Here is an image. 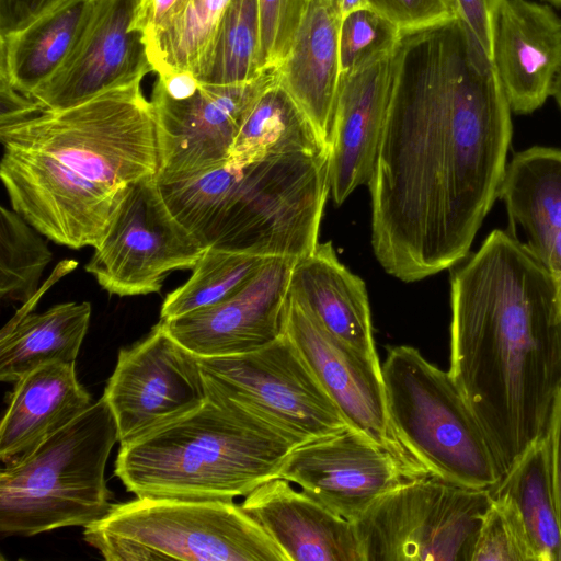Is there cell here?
I'll return each mask as SVG.
<instances>
[{
  "instance_id": "484cf974",
  "label": "cell",
  "mask_w": 561,
  "mask_h": 561,
  "mask_svg": "<svg viewBox=\"0 0 561 561\" xmlns=\"http://www.w3.org/2000/svg\"><path fill=\"white\" fill-rule=\"evenodd\" d=\"M94 0H64L24 27L0 34V82L30 96L61 67Z\"/></svg>"
},
{
  "instance_id": "5b68a950",
  "label": "cell",
  "mask_w": 561,
  "mask_h": 561,
  "mask_svg": "<svg viewBox=\"0 0 561 561\" xmlns=\"http://www.w3.org/2000/svg\"><path fill=\"white\" fill-rule=\"evenodd\" d=\"M118 442L101 397L72 422L0 471V533L30 537L85 527L112 507L106 463Z\"/></svg>"
},
{
  "instance_id": "1f68e13d",
  "label": "cell",
  "mask_w": 561,
  "mask_h": 561,
  "mask_svg": "<svg viewBox=\"0 0 561 561\" xmlns=\"http://www.w3.org/2000/svg\"><path fill=\"white\" fill-rule=\"evenodd\" d=\"M259 0H231L222 14L208 65L198 79L205 84H232L259 77Z\"/></svg>"
},
{
  "instance_id": "74e56055",
  "label": "cell",
  "mask_w": 561,
  "mask_h": 561,
  "mask_svg": "<svg viewBox=\"0 0 561 561\" xmlns=\"http://www.w3.org/2000/svg\"><path fill=\"white\" fill-rule=\"evenodd\" d=\"M459 21L492 59L496 14L502 0H455Z\"/></svg>"
},
{
  "instance_id": "52a82bcc",
  "label": "cell",
  "mask_w": 561,
  "mask_h": 561,
  "mask_svg": "<svg viewBox=\"0 0 561 561\" xmlns=\"http://www.w3.org/2000/svg\"><path fill=\"white\" fill-rule=\"evenodd\" d=\"M83 539L107 561H287L233 501L136 496L83 527Z\"/></svg>"
},
{
  "instance_id": "8d00e7d4",
  "label": "cell",
  "mask_w": 561,
  "mask_h": 561,
  "mask_svg": "<svg viewBox=\"0 0 561 561\" xmlns=\"http://www.w3.org/2000/svg\"><path fill=\"white\" fill-rule=\"evenodd\" d=\"M366 4L402 36L431 31L458 19L455 0H366Z\"/></svg>"
},
{
  "instance_id": "e575fe53",
  "label": "cell",
  "mask_w": 561,
  "mask_h": 561,
  "mask_svg": "<svg viewBox=\"0 0 561 561\" xmlns=\"http://www.w3.org/2000/svg\"><path fill=\"white\" fill-rule=\"evenodd\" d=\"M472 561H536L524 527L507 502L493 497Z\"/></svg>"
},
{
  "instance_id": "4316f807",
  "label": "cell",
  "mask_w": 561,
  "mask_h": 561,
  "mask_svg": "<svg viewBox=\"0 0 561 561\" xmlns=\"http://www.w3.org/2000/svg\"><path fill=\"white\" fill-rule=\"evenodd\" d=\"M90 318L89 302L71 301L7 323L0 332V380L15 383L41 365L76 363Z\"/></svg>"
},
{
  "instance_id": "ac0fdd59",
  "label": "cell",
  "mask_w": 561,
  "mask_h": 561,
  "mask_svg": "<svg viewBox=\"0 0 561 561\" xmlns=\"http://www.w3.org/2000/svg\"><path fill=\"white\" fill-rule=\"evenodd\" d=\"M295 262L289 257H270L228 299L162 321L180 344L201 358L256 351L283 334Z\"/></svg>"
},
{
  "instance_id": "2e32d148",
  "label": "cell",
  "mask_w": 561,
  "mask_h": 561,
  "mask_svg": "<svg viewBox=\"0 0 561 561\" xmlns=\"http://www.w3.org/2000/svg\"><path fill=\"white\" fill-rule=\"evenodd\" d=\"M411 45L412 35L404 36L341 75L329 144L330 196L336 205L369 183Z\"/></svg>"
},
{
  "instance_id": "7c38bea8",
  "label": "cell",
  "mask_w": 561,
  "mask_h": 561,
  "mask_svg": "<svg viewBox=\"0 0 561 561\" xmlns=\"http://www.w3.org/2000/svg\"><path fill=\"white\" fill-rule=\"evenodd\" d=\"M0 178L12 209L57 244L96 249L127 187L96 183L57 159L4 147Z\"/></svg>"
},
{
  "instance_id": "d6a6232c",
  "label": "cell",
  "mask_w": 561,
  "mask_h": 561,
  "mask_svg": "<svg viewBox=\"0 0 561 561\" xmlns=\"http://www.w3.org/2000/svg\"><path fill=\"white\" fill-rule=\"evenodd\" d=\"M36 229L16 211L0 207V298L26 302L39 288V280L53 253Z\"/></svg>"
},
{
  "instance_id": "6da1fadb",
  "label": "cell",
  "mask_w": 561,
  "mask_h": 561,
  "mask_svg": "<svg viewBox=\"0 0 561 561\" xmlns=\"http://www.w3.org/2000/svg\"><path fill=\"white\" fill-rule=\"evenodd\" d=\"M511 112L492 59L458 19L412 35L367 184L388 274L416 282L468 255L505 172Z\"/></svg>"
},
{
  "instance_id": "60d3db41",
  "label": "cell",
  "mask_w": 561,
  "mask_h": 561,
  "mask_svg": "<svg viewBox=\"0 0 561 561\" xmlns=\"http://www.w3.org/2000/svg\"><path fill=\"white\" fill-rule=\"evenodd\" d=\"M547 436L549 442L551 477L561 524V391L556 402Z\"/></svg>"
},
{
  "instance_id": "b9f144b4",
  "label": "cell",
  "mask_w": 561,
  "mask_h": 561,
  "mask_svg": "<svg viewBox=\"0 0 561 561\" xmlns=\"http://www.w3.org/2000/svg\"><path fill=\"white\" fill-rule=\"evenodd\" d=\"M78 263L72 260H65L60 262L51 273V275L46 279L45 284L42 285L38 290L26 301L23 306L16 311V313L11 318L8 322L9 324H13L24 318L25 316L32 313L33 309L37 305V301L44 295L45 291L48 290L58 279H60L66 274L70 273L77 267Z\"/></svg>"
},
{
  "instance_id": "836d02e7",
  "label": "cell",
  "mask_w": 561,
  "mask_h": 561,
  "mask_svg": "<svg viewBox=\"0 0 561 561\" xmlns=\"http://www.w3.org/2000/svg\"><path fill=\"white\" fill-rule=\"evenodd\" d=\"M312 0H259V71L276 70L287 57Z\"/></svg>"
},
{
  "instance_id": "f6af8a7d",
  "label": "cell",
  "mask_w": 561,
  "mask_h": 561,
  "mask_svg": "<svg viewBox=\"0 0 561 561\" xmlns=\"http://www.w3.org/2000/svg\"><path fill=\"white\" fill-rule=\"evenodd\" d=\"M551 95H553V98L556 99V101L558 103V106L561 110V71L554 80Z\"/></svg>"
},
{
  "instance_id": "7a4b0ae2",
  "label": "cell",
  "mask_w": 561,
  "mask_h": 561,
  "mask_svg": "<svg viewBox=\"0 0 561 561\" xmlns=\"http://www.w3.org/2000/svg\"><path fill=\"white\" fill-rule=\"evenodd\" d=\"M449 374L503 476L550 427L561 391V293L547 266L493 230L451 278Z\"/></svg>"
},
{
  "instance_id": "3957f363",
  "label": "cell",
  "mask_w": 561,
  "mask_h": 561,
  "mask_svg": "<svg viewBox=\"0 0 561 561\" xmlns=\"http://www.w3.org/2000/svg\"><path fill=\"white\" fill-rule=\"evenodd\" d=\"M159 186L171 214L205 249L298 260L319 243L329 152L271 153Z\"/></svg>"
},
{
  "instance_id": "603a6c76",
  "label": "cell",
  "mask_w": 561,
  "mask_h": 561,
  "mask_svg": "<svg viewBox=\"0 0 561 561\" xmlns=\"http://www.w3.org/2000/svg\"><path fill=\"white\" fill-rule=\"evenodd\" d=\"M336 0H312L293 43L276 69L278 83L329 147L341 78Z\"/></svg>"
},
{
  "instance_id": "ee69618b",
  "label": "cell",
  "mask_w": 561,
  "mask_h": 561,
  "mask_svg": "<svg viewBox=\"0 0 561 561\" xmlns=\"http://www.w3.org/2000/svg\"><path fill=\"white\" fill-rule=\"evenodd\" d=\"M342 19L348 13L367 8L366 0H336Z\"/></svg>"
},
{
  "instance_id": "cb8c5ba5",
  "label": "cell",
  "mask_w": 561,
  "mask_h": 561,
  "mask_svg": "<svg viewBox=\"0 0 561 561\" xmlns=\"http://www.w3.org/2000/svg\"><path fill=\"white\" fill-rule=\"evenodd\" d=\"M0 426V459L9 463L35 448L92 404L75 363L51 362L13 383Z\"/></svg>"
},
{
  "instance_id": "e0dca14e",
  "label": "cell",
  "mask_w": 561,
  "mask_h": 561,
  "mask_svg": "<svg viewBox=\"0 0 561 561\" xmlns=\"http://www.w3.org/2000/svg\"><path fill=\"white\" fill-rule=\"evenodd\" d=\"M142 0H94L58 71L30 94L42 110H62L140 82L153 71L137 20Z\"/></svg>"
},
{
  "instance_id": "7402d4cb",
  "label": "cell",
  "mask_w": 561,
  "mask_h": 561,
  "mask_svg": "<svg viewBox=\"0 0 561 561\" xmlns=\"http://www.w3.org/2000/svg\"><path fill=\"white\" fill-rule=\"evenodd\" d=\"M288 298L332 335L380 364L365 283L342 264L331 242L296 260Z\"/></svg>"
},
{
  "instance_id": "ba28073f",
  "label": "cell",
  "mask_w": 561,
  "mask_h": 561,
  "mask_svg": "<svg viewBox=\"0 0 561 561\" xmlns=\"http://www.w3.org/2000/svg\"><path fill=\"white\" fill-rule=\"evenodd\" d=\"M140 83L0 126L1 142L50 156L87 179L113 187L156 178V117Z\"/></svg>"
},
{
  "instance_id": "ffe728a7",
  "label": "cell",
  "mask_w": 561,
  "mask_h": 561,
  "mask_svg": "<svg viewBox=\"0 0 561 561\" xmlns=\"http://www.w3.org/2000/svg\"><path fill=\"white\" fill-rule=\"evenodd\" d=\"M492 61L511 111H536L551 95L561 71V16L546 4L502 0Z\"/></svg>"
},
{
  "instance_id": "277c9868",
  "label": "cell",
  "mask_w": 561,
  "mask_h": 561,
  "mask_svg": "<svg viewBox=\"0 0 561 561\" xmlns=\"http://www.w3.org/2000/svg\"><path fill=\"white\" fill-rule=\"evenodd\" d=\"M301 444L207 388L206 401L194 411L119 445L115 474L136 496L233 501L275 478Z\"/></svg>"
},
{
  "instance_id": "4fadbf2b",
  "label": "cell",
  "mask_w": 561,
  "mask_h": 561,
  "mask_svg": "<svg viewBox=\"0 0 561 561\" xmlns=\"http://www.w3.org/2000/svg\"><path fill=\"white\" fill-rule=\"evenodd\" d=\"M102 397L123 445L201 407L207 388L199 357L160 320L146 337L119 351Z\"/></svg>"
},
{
  "instance_id": "d590c367",
  "label": "cell",
  "mask_w": 561,
  "mask_h": 561,
  "mask_svg": "<svg viewBox=\"0 0 561 561\" xmlns=\"http://www.w3.org/2000/svg\"><path fill=\"white\" fill-rule=\"evenodd\" d=\"M402 37L388 21L369 8L348 13L342 19L340 27L341 75Z\"/></svg>"
},
{
  "instance_id": "4dcf8cb0",
  "label": "cell",
  "mask_w": 561,
  "mask_h": 561,
  "mask_svg": "<svg viewBox=\"0 0 561 561\" xmlns=\"http://www.w3.org/2000/svg\"><path fill=\"white\" fill-rule=\"evenodd\" d=\"M270 257L206 248L188 279L164 298L160 320L217 305L239 291Z\"/></svg>"
},
{
  "instance_id": "83f0119b",
  "label": "cell",
  "mask_w": 561,
  "mask_h": 561,
  "mask_svg": "<svg viewBox=\"0 0 561 561\" xmlns=\"http://www.w3.org/2000/svg\"><path fill=\"white\" fill-rule=\"evenodd\" d=\"M516 512L536 561H561V524L546 435L491 489Z\"/></svg>"
},
{
  "instance_id": "9c48e42d",
  "label": "cell",
  "mask_w": 561,
  "mask_h": 561,
  "mask_svg": "<svg viewBox=\"0 0 561 561\" xmlns=\"http://www.w3.org/2000/svg\"><path fill=\"white\" fill-rule=\"evenodd\" d=\"M491 489L425 474L379 497L354 523L363 561H472Z\"/></svg>"
},
{
  "instance_id": "d6986e66",
  "label": "cell",
  "mask_w": 561,
  "mask_h": 561,
  "mask_svg": "<svg viewBox=\"0 0 561 561\" xmlns=\"http://www.w3.org/2000/svg\"><path fill=\"white\" fill-rule=\"evenodd\" d=\"M283 332L350 426L412 461L401 449L390 427L381 363L373 362L332 335L289 298Z\"/></svg>"
},
{
  "instance_id": "f546056e",
  "label": "cell",
  "mask_w": 561,
  "mask_h": 561,
  "mask_svg": "<svg viewBox=\"0 0 561 561\" xmlns=\"http://www.w3.org/2000/svg\"><path fill=\"white\" fill-rule=\"evenodd\" d=\"M230 1L185 0L169 25L147 43L153 72H190L198 80L206 70L218 25Z\"/></svg>"
},
{
  "instance_id": "8fae6325",
  "label": "cell",
  "mask_w": 561,
  "mask_h": 561,
  "mask_svg": "<svg viewBox=\"0 0 561 561\" xmlns=\"http://www.w3.org/2000/svg\"><path fill=\"white\" fill-rule=\"evenodd\" d=\"M206 249L168 208L156 178L130 184L85 271L111 295L159 293L165 277L192 270Z\"/></svg>"
},
{
  "instance_id": "7bdbcfd3",
  "label": "cell",
  "mask_w": 561,
  "mask_h": 561,
  "mask_svg": "<svg viewBox=\"0 0 561 561\" xmlns=\"http://www.w3.org/2000/svg\"><path fill=\"white\" fill-rule=\"evenodd\" d=\"M561 293V230L554 237L546 264Z\"/></svg>"
},
{
  "instance_id": "d4e9b609",
  "label": "cell",
  "mask_w": 561,
  "mask_h": 561,
  "mask_svg": "<svg viewBox=\"0 0 561 561\" xmlns=\"http://www.w3.org/2000/svg\"><path fill=\"white\" fill-rule=\"evenodd\" d=\"M497 197L505 204L510 233L546 265L561 230V150L536 146L514 154Z\"/></svg>"
},
{
  "instance_id": "9a60e30c",
  "label": "cell",
  "mask_w": 561,
  "mask_h": 561,
  "mask_svg": "<svg viewBox=\"0 0 561 561\" xmlns=\"http://www.w3.org/2000/svg\"><path fill=\"white\" fill-rule=\"evenodd\" d=\"M425 474L409 459L348 426L294 448L276 477L354 523L379 497Z\"/></svg>"
},
{
  "instance_id": "bcb514c9",
  "label": "cell",
  "mask_w": 561,
  "mask_h": 561,
  "mask_svg": "<svg viewBox=\"0 0 561 561\" xmlns=\"http://www.w3.org/2000/svg\"><path fill=\"white\" fill-rule=\"evenodd\" d=\"M550 1L561 5V0H550Z\"/></svg>"
},
{
  "instance_id": "44dd1931",
  "label": "cell",
  "mask_w": 561,
  "mask_h": 561,
  "mask_svg": "<svg viewBox=\"0 0 561 561\" xmlns=\"http://www.w3.org/2000/svg\"><path fill=\"white\" fill-rule=\"evenodd\" d=\"M242 508L287 561H363L352 522L275 477L244 496Z\"/></svg>"
},
{
  "instance_id": "5bb4252c",
  "label": "cell",
  "mask_w": 561,
  "mask_h": 561,
  "mask_svg": "<svg viewBox=\"0 0 561 561\" xmlns=\"http://www.w3.org/2000/svg\"><path fill=\"white\" fill-rule=\"evenodd\" d=\"M277 72L232 84L201 83L191 96L175 100L153 85L159 184L178 182L226 164L236 136Z\"/></svg>"
},
{
  "instance_id": "f1b7e54d",
  "label": "cell",
  "mask_w": 561,
  "mask_h": 561,
  "mask_svg": "<svg viewBox=\"0 0 561 561\" xmlns=\"http://www.w3.org/2000/svg\"><path fill=\"white\" fill-rule=\"evenodd\" d=\"M297 151L329 152V147L276 80L250 110L226 163L242 165L266 154Z\"/></svg>"
},
{
  "instance_id": "8992f818",
  "label": "cell",
  "mask_w": 561,
  "mask_h": 561,
  "mask_svg": "<svg viewBox=\"0 0 561 561\" xmlns=\"http://www.w3.org/2000/svg\"><path fill=\"white\" fill-rule=\"evenodd\" d=\"M381 378L393 436L420 469L471 488L501 481L497 457L449 371L399 345L388 348Z\"/></svg>"
},
{
  "instance_id": "f35d334b",
  "label": "cell",
  "mask_w": 561,
  "mask_h": 561,
  "mask_svg": "<svg viewBox=\"0 0 561 561\" xmlns=\"http://www.w3.org/2000/svg\"><path fill=\"white\" fill-rule=\"evenodd\" d=\"M64 0H0V34L26 26Z\"/></svg>"
},
{
  "instance_id": "ab89813d",
  "label": "cell",
  "mask_w": 561,
  "mask_h": 561,
  "mask_svg": "<svg viewBox=\"0 0 561 561\" xmlns=\"http://www.w3.org/2000/svg\"><path fill=\"white\" fill-rule=\"evenodd\" d=\"M185 0H142L137 20L146 44L160 33L181 11Z\"/></svg>"
},
{
  "instance_id": "30bf717a",
  "label": "cell",
  "mask_w": 561,
  "mask_h": 561,
  "mask_svg": "<svg viewBox=\"0 0 561 561\" xmlns=\"http://www.w3.org/2000/svg\"><path fill=\"white\" fill-rule=\"evenodd\" d=\"M199 363L208 389L253 410L302 443L350 426L284 332L256 351L199 357Z\"/></svg>"
}]
</instances>
